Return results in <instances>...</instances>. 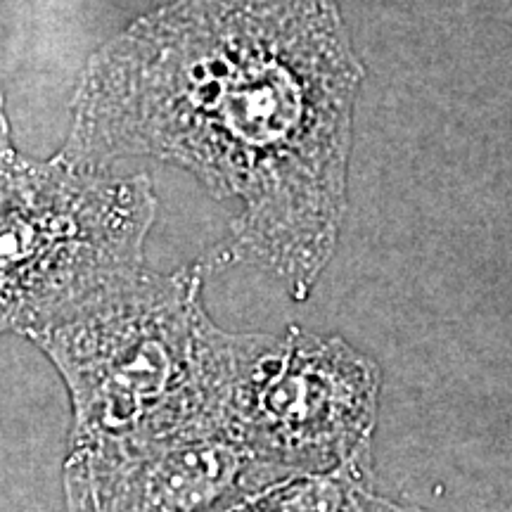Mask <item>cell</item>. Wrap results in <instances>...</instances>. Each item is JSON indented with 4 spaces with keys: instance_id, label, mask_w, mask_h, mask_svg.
I'll return each instance as SVG.
<instances>
[{
    "instance_id": "6da1fadb",
    "label": "cell",
    "mask_w": 512,
    "mask_h": 512,
    "mask_svg": "<svg viewBox=\"0 0 512 512\" xmlns=\"http://www.w3.org/2000/svg\"><path fill=\"white\" fill-rule=\"evenodd\" d=\"M363 64L337 0H178L102 50L62 157H157L242 214L211 266L252 264L304 299L347 211Z\"/></svg>"
},
{
    "instance_id": "7a4b0ae2",
    "label": "cell",
    "mask_w": 512,
    "mask_h": 512,
    "mask_svg": "<svg viewBox=\"0 0 512 512\" xmlns=\"http://www.w3.org/2000/svg\"><path fill=\"white\" fill-rule=\"evenodd\" d=\"M238 337L204 309L200 266H140L27 335L69 392V448L233 427Z\"/></svg>"
},
{
    "instance_id": "3957f363",
    "label": "cell",
    "mask_w": 512,
    "mask_h": 512,
    "mask_svg": "<svg viewBox=\"0 0 512 512\" xmlns=\"http://www.w3.org/2000/svg\"><path fill=\"white\" fill-rule=\"evenodd\" d=\"M157 200L150 178L0 150V337L50 323L145 266Z\"/></svg>"
},
{
    "instance_id": "277c9868",
    "label": "cell",
    "mask_w": 512,
    "mask_h": 512,
    "mask_svg": "<svg viewBox=\"0 0 512 512\" xmlns=\"http://www.w3.org/2000/svg\"><path fill=\"white\" fill-rule=\"evenodd\" d=\"M377 396L380 368L339 337L299 328L238 337L233 427L290 475L363 472Z\"/></svg>"
},
{
    "instance_id": "5b68a950",
    "label": "cell",
    "mask_w": 512,
    "mask_h": 512,
    "mask_svg": "<svg viewBox=\"0 0 512 512\" xmlns=\"http://www.w3.org/2000/svg\"><path fill=\"white\" fill-rule=\"evenodd\" d=\"M283 477L230 427L74 446L62 467L69 512H214Z\"/></svg>"
},
{
    "instance_id": "8992f818",
    "label": "cell",
    "mask_w": 512,
    "mask_h": 512,
    "mask_svg": "<svg viewBox=\"0 0 512 512\" xmlns=\"http://www.w3.org/2000/svg\"><path fill=\"white\" fill-rule=\"evenodd\" d=\"M349 475H290L247 491L214 512H342Z\"/></svg>"
}]
</instances>
